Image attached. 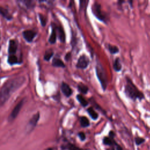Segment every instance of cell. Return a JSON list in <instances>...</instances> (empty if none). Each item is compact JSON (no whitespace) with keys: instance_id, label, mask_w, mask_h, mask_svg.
I'll use <instances>...</instances> for the list:
<instances>
[{"instance_id":"obj_1","label":"cell","mask_w":150,"mask_h":150,"mask_svg":"<svg viewBox=\"0 0 150 150\" xmlns=\"http://www.w3.org/2000/svg\"><path fill=\"white\" fill-rule=\"evenodd\" d=\"M25 81L26 79L23 76L7 80L0 90V107L8 101L12 94L19 89Z\"/></svg>"},{"instance_id":"obj_2","label":"cell","mask_w":150,"mask_h":150,"mask_svg":"<svg viewBox=\"0 0 150 150\" xmlns=\"http://www.w3.org/2000/svg\"><path fill=\"white\" fill-rule=\"evenodd\" d=\"M124 92L128 97L134 101L137 99L141 100L144 98V94L138 89L129 78H127Z\"/></svg>"},{"instance_id":"obj_3","label":"cell","mask_w":150,"mask_h":150,"mask_svg":"<svg viewBox=\"0 0 150 150\" xmlns=\"http://www.w3.org/2000/svg\"><path fill=\"white\" fill-rule=\"evenodd\" d=\"M96 73L103 90H105L107 86V77L104 69L100 63H97L96 66Z\"/></svg>"},{"instance_id":"obj_4","label":"cell","mask_w":150,"mask_h":150,"mask_svg":"<svg viewBox=\"0 0 150 150\" xmlns=\"http://www.w3.org/2000/svg\"><path fill=\"white\" fill-rule=\"evenodd\" d=\"M92 12L94 15L100 21L102 22H105V16L101 10L100 4L96 2L92 6Z\"/></svg>"},{"instance_id":"obj_5","label":"cell","mask_w":150,"mask_h":150,"mask_svg":"<svg viewBox=\"0 0 150 150\" xmlns=\"http://www.w3.org/2000/svg\"><path fill=\"white\" fill-rule=\"evenodd\" d=\"M24 99H22L20 101L18 102V103L15 106V107L13 108V109L12 110V111H11L10 115H9L8 117V121L10 122L13 121L18 116V115L19 114L23 105L24 103Z\"/></svg>"},{"instance_id":"obj_6","label":"cell","mask_w":150,"mask_h":150,"mask_svg":"<svg viewBox=\"0 0 150 150\" xmlns=\"http://www.w3.org/2000/svg\"><path fill=\"white\" fill-rule=\"evenodd\" d=\"M39 118H40V113L39 112H37L29 120L26 125V130L28 132L32 131L34 129V128L36 126Z\"/></svg>"},{"instance_id":"obj_7","label":"cell","mask_w":150,"mask_h":150,"mask_svg":"<svg viewBox=\"0 0 150 150\" xmlns=\"http://www.w3.org/2000/svg\"><path fill=\"white\" fill-rule=\"evenodd\" d=\"M90 63V60L86 54L81 55L78 60L76 64V67L80 69H84L87 67Z\"/></svg>"},{"instance_id":"obj_8","label":"cell","mask_w":150,"mask_h":150,"mask_svg":"<svg viewBox=\"0 0 150 150\" xmlns=\"http://www.w3.org/2000/svg\"><path fill=\"white\" fill-rule=\"evenodd\" d=\"M36 35L37 33L33 30H26L22 32L23 38L28 42H32Z\"/></svg>"},{"instance_id":"obj_9","label":"cell","mask_w":150,"mask_h":150,"mask_svg":"<svg viewBox=\"0 0 150 150\" xmlns=\"http://www.w3.org/2000/svg\"><path fill=\"white\" fill-rule=\"evenodd\" d=\"M18 49V43L15 39H11L9 42L8 53L9 55H15Z\"/></svg>"},{"instance_id":"obj_10","label":"cell","mask_w":150,"mask_h":150,"mask_svg":"<svg viewBox=\"0 0 150 150\" xmlns=\"http://www.w3.org/2000/svg\"><path fill=\"white\" fill-rule=\"evenodd\" d=\"M61 90H62V92L63 93V94L67 97H69L70 96H71L73 93V90H71L69 85L65 82L62 83Z\"/></svg>"},{"instance_id":"obj_11","label":"cell","mask_w":150,"mask_h":150,"mask_svg":"<svg viewBox=\"0 0 150 150\" xmlns=\"http://www.w3.org/2000/svg\"><path fill=\"white\" fill-rule=\"evenodd\" d=\"M55 29H56V32L58 33V36H59V40H60L61 42L64 43L66 40V35L63 28L59 26L56 27Z\"/></svg>"},{"instance_id":"obj_12","label":"cell","mask_w":150,"mask_h":150,"mask_svg":"<svg viewBox=\"0 0 150 150\" xmlns=\"http://www.w3.org/2000/svg\"><path fill=\"white\" fill-rule=\"evenodd\" d=\"M0 14L6 19L9 21L12 19V16L9 12L8 10L4 7L0 6Z\"/></svg>"},{"instance_id":"obj_13","label":"cell","mask_w":150,"mask_h":150,"mask_svg":"<svg viewBox=\"0 0 150 150\" xmlns=\"http://www.w3.org/2000/svg\"><path fill=\"white\" fill-rule=\"evenodd\" d=\"M18 2L19 5H24L27 9H32L35 6V2L33 1H19Z\"/></svg>"},{"instance_id":"obj_14","label":"cell","mask_w":150,"mask_h":150,"mask_svg":"<svg viewBox=\"0 0 150 150\" xmlns=\"http://www.w3.org/2000/svg\"><path fill=\"white\" fill-rule=\"evenodd\" d=\"M102 142L104 145L111 146H113L115 145V144L117 142L114 138H111L109 137H104L103 138Z\"/></svg>"},{"instance_id":"obj_15","label":"cell","mask_w":150,"mask_h":150,"mask_svg":"<svg viewBox=\"0 0 150 150\" xmlns=\"http://www.w3.org/2000/svg\"><path fill=\"white\" fill-rule=\"evenodd\" d=\"M52 66L54 67H65V64L63 63V62L59 58L57 57H54L53 60H52Z\"/></svg>"},{"instance_id":"obj_16","label":"cell","mask_w":150,"mask_h":150,"mask_svg":"<svg viewBox=\"0 0 150 150\" xmlns=\"http://www.w3.org/2000/svg\"><path fill=\"white\" fill-rule=\"evenodd\" d=\"M87 111L90 117L93 120H97L98 118V114L94 110L93 107H90L87 109Z\"/></svg>"},{"instance_id":"obj_17","label":"cell","mask_w":150,"mask_h":150,"mask_svg":"<svg viewBox=\"0 0 150 150\" xmlns=\"http://www.w3.org/2000/svg\"><path fill=\"white\" fill-rule=\"evenodd\" d=\"M62 149H67V150H82L79 147L73 144H71L70 142H68L66 145H62Z\"/></svg>"},{"instance_id":"obj_18","label":"cell","mask_w":150,"mask_h":150,"mask_svg":"<svg viewBox=\"0 0 150 150\" xmlns=\"http://www.w3.org/2000/svg\"><path fill=\"white\" fill-rule=\"evenodd\" d=\"M80 125L83 128H86L90 126V123L89 120L86 116H82L80 118Z\"/></svg>"},{"instance_id":"obj_19","label":"cell","mask_w":150,"mask_h":150,"mask_svg":"<svg viewBox=\"0 0 150 150\" xmlns=\"http://www.w3.org/2000/svg\"><path fill=\"white\" fill-rule=\"evenodd\" d=\"M56 38H57V32H56L55 28L53 27L52 33L50 35L49 39V43L51 44H54L56 41Z\"/></svg>"},{"instance_id":"obj_20","label":"cell","mask_w":150,"mask_h":150,"mask_svg":"<svg viewBox=\"0 0 150 150\" xmlns=\"http://www.w3.org/2000/svg\"><path fill=\"white\" fill-rule=\"evenodd\" d=\"M113 68L115 71H120L122 69V65L120 63V60L118 57H117L113 63Z\"/></svg>"},{"instance_id":"obj_21","label":"cell","mask_w":150,"mask_h":150,"mask_svg":"<svg viewBox=\"0 0 150 150\" xmlns=\"http://www.w3.org/2000/svg\"><path fill=\"white\" fill-rule=\"evenodd\" d=\"M77 89L80 93L83 94H87L88 91V87L83 83H79L77 85Z\"/></svg>"},{"instance_id":"obj_22","label":"cell","mask_w":150,"mask_h":150,"mask_svg":"<svg viewBox=\"0 0 150 150\" xmlns=\"http://www.w3.org/2000/svg\"><path fill=\"white\" fill-rule=\"evenodd\" d=\"M77 100L80 103V104L83 107H85L88 105V101L80 94H78L76 96Z\"/></svg>"},{"instance_id":"obj_23","label":"cell","mask_w":150,"mask_h":150,"mask_svg":"<svg viewBox=\"0 0 150 150\" xmlns=\"http://www.w3.org/2000/svg\"><path fill=\"white\" fill-rule=\"evenodd\" d=\"M8 62L11 65H13L19 63L18 59L15 55H9L8 58Z\"/></svg>"},{"instance_id":"obj_24","label":"cell","mask_w":150,"mask_h":150,"mask_svg":"<svg viewBox=\"0 0 150 150\" xmlns=\"http://www.w3.org/2000/svg\"><path fill=\"white\" fill-rule=\"evenodd\" d=\"M108 50L111 54H116L119 52V49L117 46L112 45L111 44L108 45Z\"/></svg>"},{"instance_id":"obj_25","label":"cell","mask_w":150,"mask_h":150,"mask_svg":"<svg viewBox=\"0 0 150 150\" xmlns=\"http://www.w3.org/2000/svg\"><path fill=\"white\" fill-rule=\"evenodd\" d=\"M53 54H54V52H53L52 50H46L44 55V59L46 61H49L53 56Z\"/></svg>"},{"instance_id":"obj_26","label":"cell","mask_w":150,"mask_h":150,"mask_svg":"<svg viewBox=\"0 0 150 150\" xmlns=\"http://www.w3.org/2000/svg\"><path fill=\"white\" fill-rule=\"evenodd\" d=\"M145 141V139L144 138L140 137H137L135 138V144L136 145L139 146L144 143Z\"/></svg>"},{"instance_id":"obj_27","label":"cell","mask_w":150,"mask_h":150,"mask_svg":"<svg viewBox=\"0 0 150 150\" xmlns=\"http://www.w3.org/2000/svg\"><path fill=\"white\" fill-rule=\"evenodd\" d=\"M39 18L40 21V23L42 26H45L46 24V19L44 15L41 13H39Z\"/></svg>"},{"instance_id":"obj_28","label":"cell","mask_w":150,"mask_h":150,"mask_svg":"<svg viewBox=\"0 0 150 150\" xmlns=\"http://www.w3.org/2000/svg\"><path fill=\"white\" fill-rule=\"evenodd\" d=\"M77 136L81 141H84L86 139V135L84 132H79L77 133Z\"/></svg>"},{"instance_id":"obj_29","label":"cell","mask_w":150,"mask_h":150,"mask_svg":"<svg viewBox=\"0 0 150 150\" xmlns=\"http://www.w3.org/2000/svg\"><path fill=\"white\" fill-rule=\"evenodd\" d=\"M113 146H114V150H123L121 146L117 142L115 144V145Z\"/></svg>"},{"instance_id":"obj_30","label":"cell","mask_w":150,"mask_h":150,"mask_svg":"<svg viewBox=\"0 0 150 150\" xmlns=\"http://www.w3.org/2000/svg\"><path fill=\"white\" fill-rule=\"evenodd\" d=\"M108 137L111 138H114V137H115V132L112 131V130H111L109 133H108Z\"/></svg>"},{"instance_id":"obj_31","label":"cell","mask_w":150,"mask_h":150,"mask_svg":"<svg viewBox=\"0 0 150 150\" xmlns=\"http://www.w3.org/2000/svg\"><path fill=\"white\" fill-rule=\"evenodd\" d=\"M70 57H71V53H70V52H69V53H67L66 54V56H65V57H64V59H65V60H66V61H68V60L70 59Z\"/></svg>"},{"instance_id":"obj_32","label":"cell","mask_w":150,"mask_h":150,"mask_svg":"<svg viewBox=\"0 0 150 150\" xmlns=\"http://www.w3.org/2000/svg\"><path fill=\"white\" fill-rule=\"evenodd\" d=\"M46 150H53V149H52V148H47Z\"/></svg>"}]
</instances>
